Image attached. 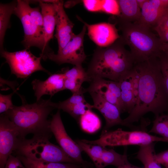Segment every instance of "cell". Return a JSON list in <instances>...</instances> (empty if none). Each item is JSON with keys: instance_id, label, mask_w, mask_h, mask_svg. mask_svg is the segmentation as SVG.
I'll return each mask as SVG.
<instances>
[{"instance_id": "cell-1", "label": "cell", "mask_w": 168, "mask_h": 168, "mask_svg": "<svg viewBox=\"0 0 168 168\" xmlns=\"http://www.w3.org/2000/svg\"><path fill=\"white\" fill-rule=\"evenodd\" d=\"M137 96L135 106L123 119L124 126L131 128L146 113L155 117L162 114L168 106V95L161 73L159 58L135 63Z\"/></svg>"}, {"instance_id": "cell-2", "label": "cell", "mask_w": 168, "mask_h": 168, "mask_svg": "<svg viewBox=\"0 0 168 168\" xmlns=\"http://www.w3.org/2000/svg\"><path fill=\"white\" fill-rule=\"evenodd\" d=\"M125 45L120 37L108 47H97L86 71L91 81L98 77L119 82L133 68L135 62Z\"/></svg>"}, {"instance_id": "cell-3", "label": "cell", "mask_w": 168, "mask_h": 168, "mask_svg": "<svg viewBox=\"0 0 168 168\" xmlns=\"http://www.w3.org/2000/svg\"><path fill=\"white\" fill-rule=\"evenodd\" d=\"M50 101L41 99L28 104L24 101L21 105L14 106L3 113L13 123L23 139L30 133L52 137L50 120L48 118L55 108L50 105Z\"/></svg>"}, {"instance_id": "cell-4", "label": "cell", "mask_w": 168, "mask_h": 168, "mask_svg": "<svg viewBox=\"0 0 168 168\" xmlns=\"http://www.w3.org/2000/svg\"><path fill=\"white\" fill-rule=\"evenodd\" d=\"M120 38L128 45L135 63L159 58L162 43L151 28L138 22H118Z\"/></svg>"}, {"instance_id": "cell-5", "label": "cell", "mask_w": 168, "mask_h": 168, "mask_svg": "<svg viewBox=\"0 0 168 168\" xmlns=\"http://www.w3.org/2000/svg\"><path fill=\"white\" fill-rule=\"evenodd\" d=\"M51 137L33 135L30 139L25 138L21 141L13 153L16 156H21L37 161L78 164L60 146L51 143L49 141Z\"/></svg>"}, {"instance_id": "cell-6", "label": "cell", "mask_w": 168, "mask_h": 168, "mask_svg": "<svg viewBox=\"0 0 168 168\" xmlns=\"http://www.w3.org/2000/svg\"><path fill=\"white\" fill-rule=\"evenodd\" d=\"M82 140L89 144L99 145L103 147L106 146L135 145L140 146L159 142L168 143V138L151 135L145 129L126 131L121 128L101 133L100 138L96 140L89 141L82 139Z\"/></svg>"}, {"instance_id": "cell-7", "label": "cell", "mask_w": 168, "mask_h": 168, "mask_svg": "<svg viewBox=\"0 0 168 168\" xmlns=\"http://www.w3.org/2000/svg\"><path fill=\"white\" fill-rule=\"evenodd\" d=\"M0 54L9 65L11 73L15 75L17 78H25L33 73L40 71L50 74L41 64L42 57L41 56L36 57L29 49H25L13 52L4 49L0 51Z\"/></svg>"}, {"instance_id": "cell-8", "label": "cell", "mask_w": 168, "mask_h": 168, "mask_svg": "<svg viewBox=\"0 0 168 168\" xmlns=\"http://www.w3.org/2000/svg\"><path fill=\"white\" fill-rule=\"evenodd\" d=\"M30 3L28 0H17L13 14L19 19L22 25L24 36L21 43L25 49H29L32 46L37 47L41 50L40 55L42 56L46 53L44 35L30 14Z\"/></svg>"}, {"instance_id": "cell-9", "label": "cell", "mask_w": 168, "mask_h": 168, "mask_svg": "<svg viewBox=\"0 0 168 168\" xmlns=\"http://www.w3.org/2000/svg\"><path fill=\"white\" fill-rule=\"evenodd\" d=\"M87 30L84 25L81 32L75 35L72 39L61 50L55 54L52 51L48 52L42 57L44 59H48L61 64L68 63L75 66L82 65L86 58L84 45V38Z\"/></svg>"}, {"instance_id": "cell-10", "label": "cell", "mask_w": 168, "mask_h": 168, "mask_svg": "<svg viewBox=\"0 0 168 168\" xmlns=\"http://www.w3.org/2000/svg\"><path fill=\"white\" fill-rule=\"evenodd\" d=\"M50 122L51 131L60 147L70 158L84 168H87L90 164L83 159L81 150L66 131L61 119L60 110L58 109L56 113L53 115Z\"/></svg>"}, {"instance_id": "cell-11", "label": "cell", "mask_w": 168, "mask_h": 168, "mask_svg": "<svg viewBox=\"0 0 168 168\" xmlns=\"http://www.w3.org/2000/svg\"><path fill=\"white\" fill-rule=\"evenodd\" d=\"M23 139L13 123L4 113L1 114L0 116V168H4L10 155L16 150Z\"/></svg>"}, {"instance_id": "cell-12", "label": "cell", "mask_w": 168, "mask_h": 168, "mask_svg": "<svg viewBox=\"0 0 168 168\" xmlns=\"http://www.w3.org/2000/svg\"><path fill=\"white\" fill-rule=\"evenodd\" d=\"M77 17L86 26L89 37L98 47H108L120 37L115 24L102 22L88 24L79 16Z\"/></svg>"}, {"instance_id": "cell-13", "label": "cell", "mask_w": 168, "mask_h": 168, "mask_svg": "<svg viewBox=\"0 0 168 168\" xmlns=\"http://www.w3.org/2000/svg\"><path fill=\"white\" fill-rule=\"evenodd\" d=\"M85 92H95L110 103L116 106L123 113L121 100V89L119 82L101 78L92 79Z\"/></svg>"}, {"instance_id": "cell-14", "label": "cell", "mask_w": 168, "mask_h": 168, "mask_svg": "<svg viewBox=\"0 0 168 168\" xmlns=\"http://www.w3.org/2000/svg\"><path fill=\"white\" fill-rule=\"evenodd\" d=\"M62 0L54 3L57 13V22L55 36L57 40L58 51L62 49L75 35L73 32V23L70 20L64 9Z\"/></svg>"}, {"instance_id": "cell-15", "label": "cell", "mask_w": 168, "mask_h": 168, "mask_svg": "<svg viewBox=\"0 0 168 168\" xmlns=\"http://www.w3.org/2000/svg\"><path fill=\"white\" fill-rule=\"evenodd\" d=\"M168 14V0H146L141 9L138 23L150 28H154Z\"/></svg>"}, {"instance_id": "cell-16", "label": "cell", "mask_w": 168, "mask_h": 168, "mask_svg": "<svg viewBox=\"0 0 168 168\" xmlns=\"http://www.w3.org/2000/svg\"><path fill=\"white\" fill-rule=\"evenodd\" d=\"M89 93L94 103L93 105H91L92 109L98 110L105 120V125L102 133L108 131L110 128L115 125H120L124 126L123 119H121L120 116L121 113L116 106L108 102L95 92Z\"/></svg>"}, {"instance_id": "cell-17", "label": "cell", "mask_w": 168, "mask_h": 168, "mask_svg": "<svg viewBox=\"0 0 168 168\" xmlns=\"http://www.w3.org/2000/svg\"><path fill=\"white\" fill-rule=\"evenodd\" d=\"M119 83L123 113L129 114L135 105L137 96V80L134 67Z\"/></svg>"}, {"instance_id": "cell-18", "label": "cell", "mask_w": 168, "mask_h": 168, "mask_svg": "<svg viewBox=\"0 0 168 168\" xmlns=\"http://www.w3.org/2000/svg\"><path fill=\"white\" fill-rule=\"evenodd\" d=\"M36 101L44 95L52 96L58 92L64 90V73L51 74L45 80L35 79L31 82Z\"/></svg>"}, {"instance_id": "cell-19", "label": "cell", "mask_w": 168, "mask_h": 168, "mask_svg": "<svg viewBox=\"0 0 168 168\" xmlns=\"http://www.w3.org/2000/svg\"><path fill=\"white\" fill-rule=\"evenodd\" d=\"M34 1L39 2L42 15L45 54L52 51L50 49H48V44L54 37V32L57 22L56 11L53 3L44 2L42 0Z\"/></svg>"}, {"instance_id": "cell-20", "label": "cell", "mask_w": 168, "mask_h": 168, "mask_svg": "<svg viewBox=\"0 0 168 168\" xmlns=\"http://www.w3.org/2000/svg\"><path fill=\"white\" fill-rule=\"evenodd\" d=\"M64 89L70 90L73 94L78 91L84 82H91V80L82 65L75 66L64 72Z\"/></svg>"}, {"instance_id": "cell-21", "label": "cell", "mask_w": 168, "mask_h": 168, "mask_svg": "<svg viewBox=\"0 0 168 168\" xmlns=\"http://www.w3.org/2000/svg\"><path fill=\"white\" fill-rule=\"evenodd\" d=\"M120 15L116 16V23L138 22L141 16V9L136 0H118Z\"/></svg>"}, {"instance_id": "cell-22", "label": "cell", "mask_w": 168, "mask_h": 168, "mask_svg": "<svg viewBox=\"0 0 168 168\" xmlns=\"http://www.w3.org/2000/svg\"><path fill=\"white\" fill-rule=\"evenodd\" d=\"M17 4V1L7 3L0 4V51L3 49L4 38L6 31L9 28L10 19L13 14Z\"/></svg>"}, {"instance_id": "cell-23", "label": "cell", "mask_w": 168, "mask_h": 168, "mask_svg": "<svg viewBox=\"0 0 168 168\" xmlns=\"http://www.w3.org/2000/svg\"><path fill=\"white\" fill-rule=\"evenodd\" d=\"M16 156L21 160L25 168H84L82 165L77 164L39 161L21 156Z\"/></svg>"}, {"instance_id": "cell-24", "label": "cell", "mask_w": 168, "mask_h": 168, "mask_svg": "<svg viewBox=\"0 0 168 168\" xmlns=\"http://www.w3.org/2000/svg\"><path fill=\"white\" fill-rule=\"evenodd\" d=\"M155 142L140 146L136 158L144 165V168H161L155 156Z\"/></svg>"}, {"instance_id": "cell-25", "label": "cell", "mask_w": 168, "mask_h": 168, "mask_svg": "<svg viewBox=\"0 0 168 168\" xmlns=\"http://www.w3.org/2000/svg\"><path fill=\"white\" fill-rule=\"evenodd\" d=\"M123 155L120 154L112 149L104 147L100 157L101 168L108 165L114 166L117 167L128 161L126 151Z\"/></svg>"}, {"instance_id": "cell-26", "label": "cell", "mask_w": 168, "mask_h": 168, "mask_svg": "<svg viewBox=\"0 0 168 168\" xmlns=\"http://www.w3.org/2000/svg\"><path fill=\"white\" fill-rule=\"evenodd\" d=\"M79 123L81 129L90 133H94L100 128V120L91 109H87L80 117Z\"/></svg>"}, {"instance_id": "cell-27", "label": "cell", "mask_w": 168, "mask_h": 168, "mask_svg": "<svg viewBox=\"0 0 168 168\" xmlns=\"http://www.w3.org/2000/svg\"><path fill=\"white\" fill-rule=\"evenodd\" d=\"M50 104L55 109L62 110L68 113L78 122L81 116L87 109H92L91 105L86 102L73 105H63L50 101Z\"/></svg>"}, {"instance_id": "cell-28", "label": "cell", "mask_w": 168, "mask_h": 168, "mask_svg": "<svg viewBox=\"0 0 168 168\" xmlns=\"http://www.w3.org/2000/svg\"><path fill=\"white\" fill-rule=\"evenodd\" d=\"M75 141L82 151L86 152L91 158L96 168H101L100 157L105 147L99 145L89 144L82 140H77Z\"/></svg>"}, {"instance_id": "cell-29", "label": "cell", "mask_w": 168, "mask_h": 168, "mask_svg": "<svg viewBox=\"0 0 168 168\" xmlns=\"http://www.w3.org/2000/svg\"><path fill=\"white\" fill-rule=\"evenodd\" d=\"M153 123L148 133H155L162 137L168 129V114H162L155 117Z\"/></svg>"}, {"instance_id": "cell-30", "label": "cell", "mask_w": 168, "mask_h": 168, "mask_svg": "<svg viewBox=\"0 0 168 168\" xmlns=\"http://www.w3.org/2000/svg\"><path fill=\"white\" fill-rule=\"evenodd\" d=\"M162 44H168V14L162 18L153 28Z\"/></svg>"}, {"instance_id": "cell-31", "label": "cell", "mask_w": 168, "mask_h": 168, "mask_svg": "<svg viewBox=\"0 0 168 168\" xmlns=\"http://www.w3.org/2000/svg\"><path fill=\"white\" fill-rule=\"evenodd\" d=\"M102 12L115 16H119L120 11L118 0H102Z\"/></svg>"}, {"instance_id": "cell-32", "label": "cell", "mask_w": 168, "mask_h": 168, "mask_svg": "<svg viewBox=\"0 0 168 168\" xmlns=\"http://www.w3.org/2000/svg\"><path fill=\"white\" fill-rule=\"evenodd\" d=\"M159 58L164 82L168 95V55L161 51Z\"/></svg>"}, {"instance_id": "cell-33", "label": "cell", "mask_w": 168, "mask_h": 168, "mask_svg": "<svg viewBox=\"0 0 168 168\" xmlns=\"http://www.w3.org/2000/svg\"><path fill=\"white\" fill-rule=\"evenodd\" d=\"M14 93L7 95L0 94V113H4L12 109L14 105L12 104V97Z\"/></svg>"}, {"instance_id": "cell-34", "label": "cell", "mask_w": 168, "mask_h": 168, "mask_svg": "<svg viewBox=\"0 0 168 168\" xmlns=\"http://www.w3.org/2000/svg\"><path fill=\"white\" fill-rule=\"evenodd\" d=\"M82 2L84 7L88 11L102 12V0H84Z\"/></svg>"}, {"instance_id": "cell-35", "label": "cell", "mask_w": 168, "mask_h": 168, "mask_svg": "<svg viewBox=\"0 0 168 168\" xmlns=\"http://www.w3.org/2000/svg\"><path fill=\"white\" fill-rule=\"evenodd\" d=\"M4 168H25L19 158L16 156L10 155Z\"/></svg>"}, {"instance_id": "cell-36", "label": "cell", "mask_w": 168, "mask_h": 168, "mask_svg": "<svg viewBox=\"0 0 168 168\" xmlns=\"http://www.w3.org/2000/svg\"><path fill=\"white\" fill-rule=\"evenodd\" d=\"M155 158L157 163L168 168V149L156 154Z\"/></svg>"}, {"instance_id": "cell-37", "label": "cell", "mask_w": 168, "mask_h": 168, "mask_svg": "<svg viewBox=\"0 0 168 168\" xmlns=\"http://www.w3.org/2000/svg\"><path fill=\"white\" fill-rule=\"evenodd\" d=\"M117 168H144V167H141L135 166L131 164L129 161L120 166Z\"/></svg>"}, {"instance_id": "cell-38", "label": "cell", "mask_w": 168, "mask_h": 168, "mask_svg": "<svg viewBox=\"0 0 168 168\" xmlns=\"http://www.w3.org/2000/svg\"><path fill=\"white\" fill-rule=\"evenodd\" d=\"M138 5L141 9L144 5L146 0H136Z\"/></svg>"}, {"instance_id": "cell-39", "label": "cell", "mask_w": 168, "mask_h": 168, "mask_svg": "<svg viewBox=\"0 0 168 168\" xmlns=\"http://www.w3.org/2000/svg\"><path fill=\"white\" fill-rule=\"evenodd\" d=\"M161 137L168 138V129L164 133Z\"/></svg>"}]
</instances>
